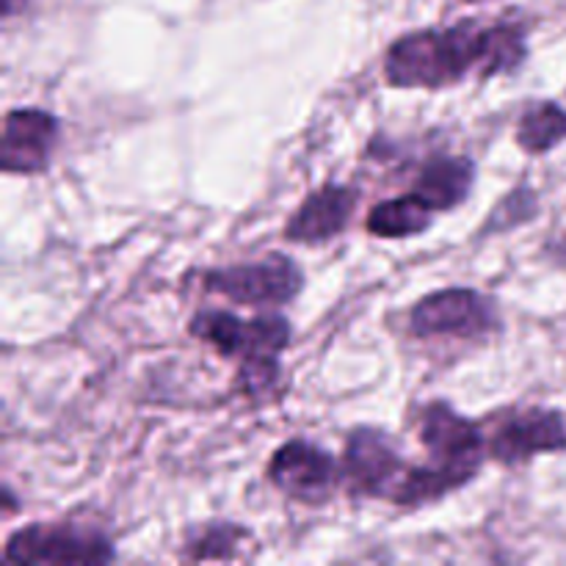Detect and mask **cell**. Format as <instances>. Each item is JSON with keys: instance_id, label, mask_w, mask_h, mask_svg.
Listing matches in <instances>:
<instances>
[{"instance_id": "6da1fadb", "label": "cell", "mask_w": 566, "mask_h": 566, "mask_svg": "<svg viewBox=\"0 0 566 566\" xmlns=\"http://www.w3.org/2000/svg\"><path fill=\"white\" fill-rule=\"evenodd\" d=\"M525 33L520 25L501 22L479 28L473 20L446 31L407 33L387 50L385 75L398 88H440L457 83L470 70L481 77L517 70L525 61Z\"/></svg>"}, {"instance_id": "7a4b0ae2", "label": "cell", "mask_w": 566, "mask_h": 566, "mask_svg": "<svg viewBox=\"0 0 566 566\" xmlns=\"http://www.w3.org/2000/svg\"><path fill=\"white\" fill-rule=\"evenodd\" d=\"M420 442L429 451V464L403 470L392 503L420 506L459 490L481 470L486 457L484 434L473 420L453 412L448 403L434 401L420 418Z\"/></svg>"}, {"instance_id": "3957f363", "label": "cell", "mask_w": 566, "mask_h": 566, "mask_svg": "<svg viewBox=\"0 0 566 566\" xmlns=\"http://www.w3.org/2000/svg\"><path fill=\"white\" fill-rule=\"evenodd\" d=\"M6 562L22 566L39 564H108L114 545L99 531L75 525H28L6 542Z\"/></svg>"}, {"instance_id": "277c9868", "label": "cell", "mask_w": 566, "mask_h": 566, "mask_svg": "<svg viewBox=\"0 0 566 566\" xmlns=\"http://www.w3.org/2000/svg\"><path fill=\"white\" fill-rule=\"evenodd\" d=\"M205 291L221 293L235 304H287L302 293L304 274L285 254H269L260 263L230 265V269H213L202 280Z\"/></svg>"}, {"instance_id": "5b68a950", "label": "cell", "mask_w": 566, "mask_h": 566, "mask_svg": "<svg viewBox=\"0 0 566 566\" xmlns=\"http://www.w3.org/2000/svg\"><path fill=\"white\" fill-rule=\"evenodd\" d=\"M495 324L497 315L490 298L468 291V287L431 293L423 302L415 304L412 315H409V326L418 337H481L495 329Z\"/></svg>"}, {"instance_id": "8992f818", "label": "cell", "mask_w": 566, "mask_h": 566, "mask_svg": "<svg viewBox=\"0 0 566 566\" xmlns=\"http://www.w3.org/2000/svg\"><path fill=\"white\" fill-rule=\"evenodd\" d=\"M343 473H346L348 490L354 495L390 497L392 501L398 484H401L403 464L385 434L374 429H357L346 442Z\"/></svg>"}, {"instance_id": "52a82bcc", "label": "cell", "mask_w": 566, "mask_h": 566, "mask_svg": "<svg viewBox=\"0 0 566 566\" xmlns=\"http://www.w3.org/2000/svg\"><path fill=\"white\" fill-rule=\"evenodd\" d=\"M566 448V423L556 409H525L514 412L490 440V453L501 464L528 462L536 453Z\"/></svg>"}, {"instance_id": "ba28073f", "label": "cell", "mask_w": 566, "mask_h": 566, "mask_svg": "<svg viewBox=\"0 0 566 566\" xmlns=\"http://www.w3.org/2000/svg\"><path fill=\"white\" fill-rule=\"evenodd\" d=\"M55 138H59V122L48 111H9L3 125V169L9 175L44 171L53 155Z\"/></svg>"}, {"instance_id": "9c48e42d", "label": "cell", "mask_w": 566, "mask_h": 566, "mask_svg": "<svg viewBox=\"0 0 566 566\" xmlns=\"http://www.w3.org/2000/svg\"><path fill=\"white\" fill-rule=\"evenodd\" d=\"M269 475L276 490L296 501H324L335 484V462L318 446L304 440H293L274 453L269 464Z\"/></svg>"}, {"instance_id": "30bf717a", "label": "cell", "mask_w": 566, "mask_h": 566, "mask_svg": "<svg viewBox=\"0 0 566 566\" xmlns=\"http://www.w3.org/2000/svg\"><path fill=\"white\" fill-rule=\"evenodd\" d=\"M357 205V193L346 186H324L304 199L302 208L285 227V238L293 243H326L346 230Z\"/></svg>"}, {"instance_id": "8fae6325", "label": "cell", "mask_w": 566, "mask_h": 566, "mask_svg": "<svg viewBox=\"0 0 566 566\" xmlns=\"http://www.w3.org/2000/svg\"><path fill=\"white\" fill-rule=\"evenodd\" d=\"M473 188V164L457 155H437L423 166L415 193L431 210H453L468 199Z\"/></svg>"}, {"instance_id": "7c38bea8", "label": "cell", "mask_w": 566, "mask_h": 566, "mask_svg": "<svg viewBox=\"0 0 566 566\" xmlns=\"http://www.w3.org/2000/svg\"><path fill=\"white\" fill-rule=\"evenodd\" d=\"M429 224L431 208L415 191L409 197L379 202L365 221L368 232L376 238H412L420 235Z\"/></svg>"}, {"instance_id": "4fadbf2b", "label": "cell", "mask_w": 566, "mask_h": 566, "mask_svg": "<svg viewBox=\"0 0 566 566\" xmlns=\"http://www.w3.org/2000/svg\"><path fill=\"white\" fill-rule=\"evenodd\" d=\"M564 138L566 111L562 105L545 99V103H534L531 108H525L523 119L517 125V142L525 153H547V149H553Z\"/></svg>"}, {"instance_id": "5bb4252c", "label": "cell", "mask_w": 566, "mask_h": 566, "mask_svg": "<svg viewBox=\"0 0 566 566\" xmlns=\"http://www.w3.org/2000/svg\"><path fill=\"white\" fill-rule=\"evenodd\" d=\"M188 329L193 337L216 346L221 357H238L243 340H247V321L227 313V310H202V313L193 315Z\"/></svg>"}, {"instance_id": "9a60e30c", "label": "cell", "mask_w": 566, "mask_h": 566, "mask_svg": "<svg viewBox=\"0 0 566 566\" xmlns=\"http://www.w3.org/2000/svg\"><path fill=\"white\" fill-rule=\"evenodd\" d=\"M243 536L241 528L235 525H213L205 531L199 539L191 542L188 556L191 558H230L235 553L238 539Z\"/></svg>"}, {"instance_id": "2e32d148", "label": "cell", "mask_w": 566, "mask_h": 566, "mask_svg": "<svg viewBox=\"0 0 566 566\" xmlns=\"http://www.w3.org/2000/svg\"><path fill=\"white\" fill-rule=\"evenodd\" d=\"M536 210V197L531 188H520V191H514L512 197L506 199V202L497 205L495 216H492V224L490 230H506V227H514V219L525 221L531 219Z\"/></svg>"}, {"instance_id": "e0dca14e", "label": "cell", "mask_w": 566, "mask_h": 566, "mask_svg": "<svg viewBox=\"0 0 566 566\" xmlns=\"http://www.w3.org/2000/svg\"><path fill=\"white\" fill-rule=\"evenodd\" d=\"M22 3H25V0H3V14L6 17H14L17 9H20Z\"/></svg>"}]
</instances>
